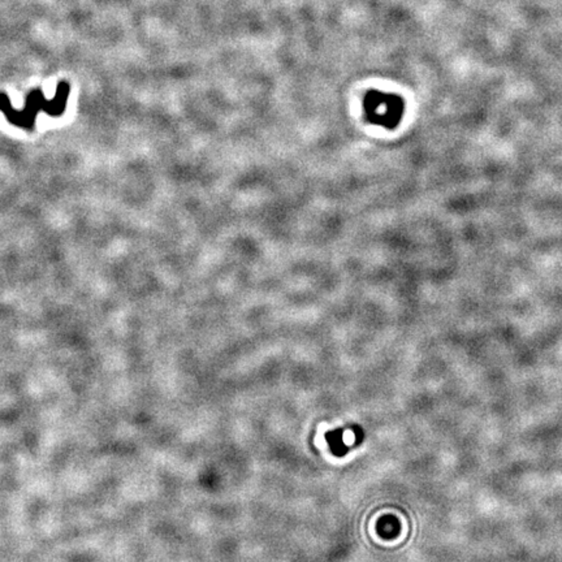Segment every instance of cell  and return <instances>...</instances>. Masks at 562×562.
<instances>
[{
    "instance_id": "1",
    "label": "cell",
    "mask_w": 562,
    "mask_h": 562,
    "mask_svg": "<svg viewBox=\"0 0 562 562\" xmlns=\"http://www.w3.org/2000/svg\"><path fill=\"white\" fill-rule=\"evenodd\" d=\"M68 96L69 85L66 81H61L56 90V96L52 100H47L43 97V93L40 90H33L26 98L25 108L22 111H17L10 106L8 97L4 93H0V109L8 117L10 123L29 129L34 124V119L38 111H45L51 116L61 115L67 106Z\"/></svg>"
},
{
    "instance_id": "2",
    "label": "cell",
    "mask_w": 562,
    "mask_h": 562,
    "mask_svg": "<svg viewBox=\"0 0 562 562\" xmlns=\"http://www.w3.org/2000/svg\"><path fill=\"white\" fill-rule=\"evenodd\" d=\"M363 109L370 123L387 129L398 126L404 115V100L395 94L371 90L363 99Z\"/></svg>"
},
{
    "instance_id": "3",
    "label": "cell",
    "mask_w": 562,
    "mask_h": 562,
    "mask_svg": "<svg viewBox=\"0 0 562 562\" xmlns=\"http://www.w3.org/2000/svg\"><path fill=\"white\" fill-rule=\"evenodd\" d=\"M327 440H328L331 449H332V452H333L335 455L342 456V455H345V453L348 452V448H347L345 443H344L342 432H341V431H335V432L327 434Z\"/></svg>"
}]
</instances>
